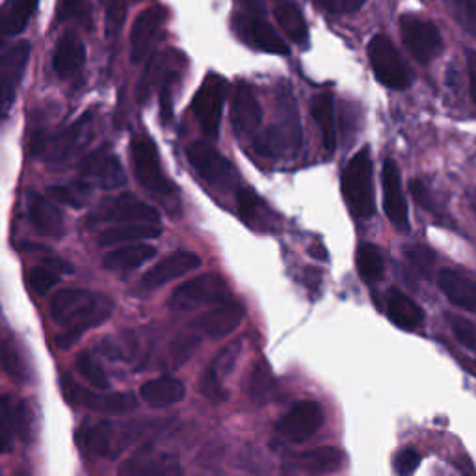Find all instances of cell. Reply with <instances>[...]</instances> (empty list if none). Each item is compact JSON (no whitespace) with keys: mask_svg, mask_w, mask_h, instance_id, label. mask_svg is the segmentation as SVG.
<instances>
[{"mask_svg":"<svg viewBox=\"0 0 476 476\" xmlns=\"http://www.w3.org/2000/svg\"><path fill=\"white\" fill-rule=\"evenodd\" d=\"M114 313V302L108 296L86 289H64L54 294L51 316L60 326L56 337L58 348H71L81 337L105 324Z\"/></svg>","mask_w":476,"mask_h":476,"instance_id":"1","label":"cell"},{"mask_svg":"<svg viewBox=\"0 0 476 476\" xmlns=\"http://www.w3.org/2000/svg\"><path fill=\"white\" fill-rule=\"evenodd\" d=\"M343 194L350 212L355 218L369 220V218L374 216V168L367 147L360 153H355L348 166L345 168Z\"/></svg>","mask_w":476,"mask_h":476,"instance_id":"2","label":"cell"},{"mask_svg":"<svg viewBox=\"0 0 476 476\" xmlns=\"http://www.w3.org/2000/svg\"><path fill=\"white\" fill-rule=\"evenodd\" d=\"M280 108V123L261 132L255 140V149L268 158L294 156L302 147L300 117H298L296 105L289 93L282 99Z\"/></svg>","mask_w":476,"mask_h":476,"instance_id":"3","label":"cell"},{"mask_svg":"<svg viewBox=\"0 0 476 476\" xmlns=\"http://www.w3.org/2000/svg\"><path fill=\"white\" fill-rule=\"evenodd\" d=\"M231 300V292L220 274H205L177 287L170 298L173 311H190L200 305L222 304Z\"/></svg>","mask_w":476,"mask_h":476,"instance_id":"4","label":"cell"},{"mask_svg":"<svg viewBox=\"0 0 476 476\" xmlns=\"http://www.w3.org/2000/svg\"><path fill=\"white\" fill-rule=\"evenodd\" d=\"M226 95H227V83L220 75L212 73L205 78L192 101V110L195 114L197 123H200L202 131L205 132L207 138H210V140L218 138V132H220Z\"/></svg>","mask_w":476,"mask_h":476,"instance_id":"5","label":"cell"},{"mask_svg":"<svg viewBox=\"0 0 476 476\" xmlns=\"http://www.w3.org/2000/svg\"><path fill=\"white\" fill-rule=\"evenodd\" d=\"M369 58L376 78L384 86L391 90H406L411 84V73L387 36H376L370 39Z\"/></svg>","mask_w":476,"mask_h":476,"instance_id":"6","label":"cell"},{"mask_svg":"<svg viewBox=\"0 0 476 476\" xmlns=\"http://www.w3.org/2000/svg\"><path fill=\"white\" fill-rule=\"evenodd\" d=\"M131 155H132V168H134V175L138 178V183L155 195H170L173 190V185L164 175L156 147L147 136L134 138L131 144Z\"/></svg>","mask_w":476,"mask_h":476,"instance_id":"7","label":"cell"},{"mask_svg":"<svg viewBox=\"0 0 476 476\" xmlns=\"http://www.w3.org/2000/svg\"><path fill=\"white\" fill-rule=\"evenodd\" d=\"M401 34L406 49L419 64H428L441 51V34L430 21L416 15L401 17Z\"/></svg>","mask_w":476,"mask_h":476,"instance_id":"8","label":"cell"},{"mask_svg":"<svg viewBox=\"0 0 476 476\" xmlns=\"http://www.w3.org/2000/svg\"><path fill=\"white\" fill-rule=\"evenodd\" d=\"M192 168L202 175V178L214 188H231L236 183V171L227 158L218 153L205 142H195L186 151Z\"/></svg>","mask_w":476,"mask_h":476,"instance_id":"9","label":"cell"},{"mask_svg":"<svg viewBox=\"0 0 476 476\" xmlns=\"http://www.w3.org/2000/svg\"><path fill=\"white\" fill-rule=\"evenodd\" d=\"M30 58V44L19 42L0 54V115L10 112Z\"/></svg>","mask_w":476,"mask_h":476,"instance_id":"10","label":"cell"},{"mask_svg":"<svg viewBox=\"0 0 476 476\" xmlns=\"http://www.w3.org/2000/svg\"><path fill=\"white\" fill-rule=\"evenodd\" d=\"M324 424V411L319 402L302 401L277 423V432L290 443H305Z\"/></svg>","mask_w":476,"mask_h":476,"instance_id":"11","label":"cell"},{"mask_svg":"<svg viewBox=\"0 0 476 476\" xmlns=\"http://www.w3.org/2000/svg\"><path fill=\"white\" fill-rule=\"evenodd\" d=\"M119 476H185V471L175 456L144 447L122 464Z\"/></svg>","mask_w":476,"mask_h":476,"instance_id":"12","label":"cell"},{"mask_svg":"<svg viewBox=\"0 0 476 476\" xmlns=\"http://www.w3.org/2000/svg\"><path fill=\"white\" fill-rule=\"evenodd\" d=\"M95 218L97 222L112 224H158V220H161L158 210L153 205L138 200L132 194L114 197Z\"/></svg>","mask_w":476,"mask_h":476,"instance_id":"13","label":"cell"},{"mask_svg":"<svg viewBox=\"0 0 476 476\" xmlns=\"http://www.w3.org/2000/svg\"><path fill=\"white\" fill-rule=\"evenodd\" d=\"M136 440L134 426L101 423L84 432V445L107 458H115Z\"/></svg>","mask_w":476,"mask_h":476,"instance_id":"14","label":"cell"},{"mask_svg":"<svg viewBox=\"0 0 476 476\" xmlns=\"http://www.w3.org/2000/svg\"><path fill=\"white\" fill-rule=\"evenodd\" d=\"M81 175L83 181L88 185L91 183L105 190L122 188L127 183V173L119 158L105 151H97L84 158V163L81 164Z\"/></svg>","mask_w":476,"mask_h":476,"instance_id":"15","label":"cell"},{"mask_svg":"<svg viewBox=\"0 0 476 476\" xmlns=\"http://www.w3.org/2000/svg\"><path fill=\"white\" fill-rule=\"evenodd\" d=\"M200 266H202V259H200V255H197V253H194V251H175V253L164 257L161 263H156L144 275L140 287L146 289V290L164 287V285L178 280V277H183V275L197 270Z\"/></svg>","mask_w":476,"mask_h":476,"instance_id":"16","label":"cell"},{"mask_svg":"<svg viewBox=\"0 0 476 476\" xmlns=\"http://www.w3.org/2000/svg\"><path fill=\"white\" fill-rule=\"evenodd\" d=\"M382 186H384V210L389 218V222L399 229H409V216H408V203L402 192L401 171L394 161L387 158L382 170Z\"/></svg>","mask_w":476,"mask_h":476,"instance_id":"17","label":"cell"},{"mask_svg":"<svg viewBox=\"0 0 476 476\" xmlns=\"http://www.w3.org/2000/svg\"><path fill=\"white\" fill-rule=\"evenodd\" d=\"M91 114L88 112L81 119H76L73 125H69L66 131L54 136L49 144H45V158L49 163H60L66 161L67 156H71L78 147L86 146L91 136Z\"/></svg>","mask_w":476,"mask_h":476,"instance_id":"18","label":"cell"},{"mask_svg":"<svg viewBox=\"0 0 476 476\" xmlns=\"http://www.w3.org/2000/svg\"><path fill=\"white\" fill-rule=\"evenodd\" d=\"M242 319H244L242 305L226 300L203 313L200 319L195 321V326L209 337H212V339H224V337L231 335L238 326H241Z\"/></svg>","mask_w":476,"mask_h":476,"instance_id":"19","label":"cell"},{"mask_svg":"<svg viewBox=\"0 0 476 476\" xmlns=\"http://www.w3.org/2000/svg\"><path fill=\"white\" fill-rule=\"evenodd\" d=\"M166 21V13L161 8H147L138 15L131 32V62L140 64L153 47L156 34Z\"/></svg>","mask_w":476,"mask_h":476,"instance_id":"20","label":"cell"},{"mask_svg":"<svg viewBox=\"0 0 476 476\" xmlns=\"http://www.w3.org/2000/svg\"><path fill=\"white\" fill-rule=\"evenodd\" d=\"M231 122L238 134H255L263 122V108L259 101H257L253 90L242 83L233 93Z\"/></svg>","mask_w":476,"mask_h":476,"instance_id":"21","label":"cell"},{"mask_svg":"<svg viewBox=\"0 0 476 476\" xmlns=\"http://www.w3.org/2000/svg\"><path fill=\"white\" fill-rule=\"evenodd\" d=\"M238 353H241V345L233 343L214 357V361L210 363V369L205 372V376L200 382V389L209 401L224 402L227 399V391L224 389L222 382H224L226 376L233 370V367L238 360Z\"/></svg>","mask_w":476,"mask_h":476,"instance_id":"22","label":"cell"},{"mask_svg":"<svg viewBox=\"0 0 476 476\" xmlns=\"http://www.w3.org/2000/svg\"><path fill=\"white\" fill-rule=\"evenodd\" d=\"M67 396L71 401L83 404L93 411H101L108 415H123L136 408V399L129 393H91L84 387L71 385Z\"/></svg>","mask_w":476,"mask_h":476,"instance_id":"23","label":"cell"},{"mask_svg":"<svg viewBox=\"0 0 476 476\" xmlns=\"http://www.w3.org/2000/svg\"><path fill=\"white\" fill-rule=\"evenodd\" d=\"M86 62V47L84 42L75 32H64V36L58 39L54 56H52V67L62 76L69 78L83 69Z\"/></svg>","mask_w":476,"mask_h":476,"instance_id":"24","label":"cell"},{"mask_svg":"<svg viewBox=\"0 0 476 476\" xmlns=\"http://www.w3.org/2000/svg\"><path fill=\"white\" fill-rule=\"evenodd\" d=\"M28 218L36 231L49 238H62L66 233L62 212L45 195L32 194L28 197Z\"/></svg>","mask_w":476,"mask_h":476,"instance_id":"25","label":"cell"},{"mask_svg":"<svg viewBox=\"0 0 476 476\" xmlns=\"http://www.w3.org/2000/svg\"><path fill=\"white\" fill-rule=\"evenodd\" d=\"M236 28L242 32L244 39H248L250 44L259 47L265 52L289 54V47L285 45L283 39L277 36V32L265 21L263 17L242 15L241 21L236 23Z\"/></svg>","mask_w":476,"mask_h":476,"instance_id":"26","label":"cell"},{"mask_svg":"<svg viewBox=\"0 0 476 476\" xmlns=\"http://www.w3.org/2000/svg\"><path fill=\"white\" fill-rule=\"evenodd\" d=\"M438 283L454 305L476 313V280L462 272L443 268L438 274Z\"/></svg>","mask_w":476,"mask_h":476,"instance_id":"27","label":"cell"},{"mask_svg":"<svg viewBox=\"0 0 476 476\" xmlns=\"http://www.w3.org/2000/svg\"><path fill=\"white\" fill-rule=\"evenodd\" d=\"M161 226L158 224H117L105 229L99 234V246L112 248L122 244H136L153 241V238L161 236Z\"/></svg>","mask_w":476,"mask_h":476,"instance_id":"28","label":"cell"},{"mask_svg":"<svg viewBox=\"0 0 476 476\" xmlns=\"http://www.w3.org/2000/svg\"><path fill=\"white\" fill-rule=\"evenodd\" d=\"M156 255L155 246L136 242V244H125L122 248H115L110 253L105 255L103 265L107 270L112 272H132L140 268L147 261H151Z\"/></svg>","mask_w":476,"mask_h":476,"instance_id":"29","label":"cell"},{"mask_svg":"<svg viewBox=\"0 0 476 476\" xmlns=\"http://www.w3.org/2000/svg\"><path fill=\"white\" fill-rule=\"evenodd\" d=\"M185 385L171 378V376H163V378L149 380L140 387L142 401L151 408H170L185 399Z\"/></svg>","mask_w":476,"mask_h":476,"instance_id":"30","label":"cell"},{"mask_svg":"<svg viewBox=\"0 0 476 476\" xmlns=\"http://www.w3.org/2000/svg\"><path fill=\"white\" fill-rule=\"evenodd\" d=\"M387 314L394 326H399L408 331L416 329L424 321V313L419 307V304H415L408 294H404L399 289H393L389 292Z\"/></svg>","mask_w":476,"mask_h":476,"instance_id":"31","label":"cell"},{"mask_svg":"<svg viewBox=\"0 0 476 476\" xmlns=\"http://www.w3.org/2000/svg\"><path fill=\"white\" fill-rule=\"evenodd\" d=\"M343 462H345V456L339 448L319 447L309 452H304L300 458L296 460V465L307 474L322 476V474H331L335 471H339Z\"/></svg>","mask_w":476,"mask_h":476,"instance_id":"32","label":"cell"},{"mask_svg":"<svg viewBox=\"0 0 476 476\" xmlns=\"http://www.w3.org/2000/svg\"><path fill=\"white\" fill-rule=\"evenodd\" d=\"M311 114L322 134V144L328 153H333L337 147V132H335V114H333V97L329 93H321L313 99Z\"/></svg>","mask_w":476,"mask_h":476,"instance_id":"33","label":"cell"},{"mask_svg":"<svg viewBox=\"0 0 476 476\" xmlns=\"http://www.w3.org/2000/svg\"><path fill=\"white\" fill-rule=\"evenodd\" d=\"M37 3L39 0H12L4 12L0 13V32H3V36H15L23 32L30 23Z\"/></svg>","mask_w":476,"mask_h":476,"instance_id":"34","label":"cell"},{"mask_svg":"<svg viewBox=\"0 0 476 476\" xmlns=\"http://www.w3.org/2000/svg\"><path fill=\"white\" fill-rule=\"evenodd\" d=\"M274 17L277 25L282 27V30L292 39L294 44H300V45L307 44L309 30H307L305 17L296 4L285 3L282 6H277L274 12Z\"/></svg>","mask_w":476,"mask_h":476,"instance_id":"35","label":"cell"},{"mask_svg":"<svg viewBox=\"0 0 476 476\" xmlns=\"http://www.w3.org/2000/svg\"><path fill=\"white\" fill-rule=\"evenodd\" d=\"M357 270L361 274V280L369 285L382 282L385 265L380 250L374 244H361L357 250Z\"/></svg>","mask_w":476,"mask_h":476,"instance_id":"36","label":"cell"},{"mask_svg":"<svg viewBox=\"0 0 476 476\" xmlns=\"http://www.w3.org/2000/svg\"><path fill=\"white\" fill-rule=\"evenodd\" d=\"M274 391V378L270 367L265 361L255 363L250 380H248V394L255 404H266Z\"/></svg>","mask_w":476,"mask_h":476,"instance_id":"37","label":"cell"},{"mask_svg":"<svg viewBox=\"0 0 476 476\" xmlns=\"http://www.w3.org/2000/svg\"><path fill=\"white\" fill-rule=\"evenodd\" d=\"M47 194H49V197H52L54 202L69 205L73 209H83L90 200L91 188L86 181H78V183H71V185L51 186L47 190Z\"/></svg>","mask_w":476,"mask_h":476,"instance_id":"38","label":"cell"},{"mask_svg":"<svg viewBox=\"0 0 476 476\" xmlns=\"http://www.w3.org/2000/svg\"><path fill=\"white\" fill-rule=\"evenodd\" d=\"M17 423V411L12 406V401L0 394V454L12 450Z\"/></svg>","mask_w":476,"mask_h":476,"instance_id":"39","label":"cell"},{"mask_svg":"<svg viewBox=\"0 0 476 476\" xmlns=\"http://www.w3.org/2000/svg\"><path fill=\"white\" fill-rule=\"evenodd\" d=\"M238 210H241L242 220L251 227H265L263 224V203L251 190H238L236 194Z\"/></svg>","mask_w":476,"mask_h":476,"instance_id":"40","label":"cell"},{"mask_svg":"<svg viewBox=\"0 0 476 476\" xmlns=\"http://www.w3.org/2000/svg\"><path fill=\"white\" fill-rule=\"evenodd\" d=\"M76 370L81 372L97 391H108L110 389V382H108L107 372L103 370L101 365H99L93 360L91 353L83 352L81 355L76 357Z\"/></svg>","mask_w":476,"mask_h":476,"instance_id":"41","label":"cell"},{"mask_svg":"<svg viewBox=\"0 0 476 476\" xmlns=\"http://www.w3.org/2000/svg\"><path fill=\"white\" fill-rule=\"evenodd\" d=\"M452 19L471 36H476V0H445Z\"/></svg>","mask_w":476,"mask_h":476,"instance_id":"42","label":"cell"},{"mask_svg":"<svg viewBox=\"0 0 476 476\" xmlns=\"http://www.w3.org/2000/svg\"><path fill=\"white\" fill-rule=\"evenodd\" d=\"M60 280H62V270L56 265L36 266L28 274V285L36 294H47Z\"/></svg>","mask_w":476,"mask_h":476,"instance_id":"43","label":"cell"},{"mask_svg":"<svg viewBox=\"0 0 476 476\" xmlns=\"http://www.w3.org/2000/svg\"><path fill=\"white\" fill-rule=\"evenodd\" d=\"M127 0H107V15H105V23H107V37L115 39L119 32L123 30L125 21H127Z\"/></svg>","mask_w":476,"mask_h":476,"instance_id":"44","label":"cell"},{"mask_svg":"<svg viewBox=\"0 0 476 476\" xmlns=\"http://www.w3.org/2000/svg\"><path fill=\"white\" fill-rule=\"evenodd\" d=\"M0 363H3L4 370L13 376L17 382H23L27 378V370L23 365L21 355H19L17 348L10 341L0 343Z\"/></svg>","mask_w":476,"mask_h":476,"instance_id":"45","label":"cell"},{"mask_svg":"<svg viewBox=\"0 0 476 476\" xmlns=\"http://www.w3.org/2000/svg\"><path fill=\"white\" fill-rule=\"evenodd\" d=\"M60 13H62L64 17L75 19L78 25L88 28V30L93 27L90 0H62V8H60Z\"/></svg>","mask_w":476,"mask_h":476,"instance_id":"46","label":"cell"},{"mask_svg":"<svg viewBox=\"0 0 476 476\" xmlns=\"http://www.w3.org/2000/svg\"><path fill=\"white\" fill-rule=\"evenodd\" d=\"M450 328H452V333L456 335V339H458V343L462 346H465L467 350L471 352H476V326L464 319V316H456V314H450Z\"/></svg>","mask_w":476,"mask_h":476,"instance_id":"47","label":"cell"},{"mask_svg":"<svg viewBox=\"0 0 476 476\" xmlns=\"http://www.w3.org/2000/svg\"><path fill=\"white\" fill-rule=\"evenodd\" d=\"M393 465H394V471L401 476H411L416 471V467L421 465V454L415 448H402L394 456Z\"/></svg>","mask_w":476,"mask_h":476,"instance_id":"48","label":"cell"},{"mask_svg":"<svg viewBox=\"0 0 476 476\" xmlns=\"http://www.w3.org/2000/svg\"><path fill=\"white\" fill-rule=\"evenodd\" d=\"M171 90H173V73L166 75L163 88H161V95H158V103H161V117H163V123H166V125L173 119Z\"/></svg>","mask_w":476,"mask_h":476,"instance_id":"49","label":"cell"},{"mask_svg":"<svg viewBox=\"0 0 476 476\" xmlns=\"http://www.w3.org/2000/svg\"><path fill=\"white\" fill-rule=\"evenodd\" d=\"M365 4V0H321V6L331 13H353Z\"/></svg>","mask_w":476,"mask_h":476,"instance_id":"50","label":"cell"},{"mask_svg":"<svg viewBox=\"0 0 476 476\" xmlns=\"http://www.w3.org/2000/svg\"><path fill=\"white\" fill-rule=\"evenodd\" d=\"M430 251H426V250H423V248H419V246H415V248H411V250H408V259H409V263L415 266V268H421L423 272H428V268H430Z\"/></svg>","mask_w":476,"mask_h":476,"instance_id":"51","label":"cell"},{"mask_svg":"<svg viewBox=\"0 0 476 476\" xmlns=\"http://www.w3.org/2000/svg\"><path fill=\"white\" fill-rule=\"evenodd\" d=\"M409 190H411V194L415 197V202H419V205H423L428 210L433 209V203L430 202V194H428L426 186L421 181H411Z\"/></svg>","mask_w":476,"mask_h":476,"instance_id":"52","label":"cell"},{"mask_svg":"<svg viewBox=\"0 0 476 476\" xmlns=\"http://www.w3.org/2000/svg\"><path fill=\"white\" fill-rule=\"evenodd\" d=\"M467 69H469V90L472 103L476 105V52L467 51Z\"/></svg>","mask_w":476,"mask_h":476,"instance_id":"53","label":"cell"},{"mask_svg":"<svg viewBox=\"0 0 476 476\" xmlns=\"http://www.w3.org/2000/svg\"><path fill=\"white\" fill-rule=\"evenodd\" d=\"M241 6L244 8L246 15H253V17H263L265 13V4L263 0H238Z\"/></svg>","mask_w":476,"mask_h":476,"instance_id":"54","label":"cell"},{"mask_svg":"<svg viewBox=\"0 0 476 476\" xmlns=\"http://www.w3.org/2000/svg\"><path fill=\"white\" fill-rule=\"evenodd\" d=\"M309 253L314 257V259H321V261H326L328 259V253H326V250L322 246H313L309 250Z\"/></svg>","mask_w":476,"mask_h":476,"instance_id":"55","label":"cell"},{"mask_svg":"<svg viewBox=\"0 0 476 476\" xmlns=\"http://www.w3.org/2000/svg\"><path fill=\"white\" fill-rule=\"evenodd\" d=\"M15 476H27V474H15Z\"/></svg>","mask_w":476,"mask_h":476,"instance_id":"56","label":"cell"},{"mask_svg":"<svg viewBox=\"0 0 476 476\" xmlns=\"http://www.w3.org/2000/svg\"><path fill=\"white\" fill-rule=\"evenodd\" d=\"M316 3H319V4H321V0H316Z\"/></svg>","mask_w":476,"mask_h":476,"instance_id":"57","label":"cell"},{"mask_svg":"<svg viewBox=\"0 0 476 476\" xmlns=\"http://www.w3.org/2000/svg\"><path fill=\"white\" fill-rule=\"evenodd\" d=\"M0 36H3V32H0Z\"/></svg>","mask_w":476,"mask_h":476,"instance_id":"58","label":"cell"}]
</instances>
